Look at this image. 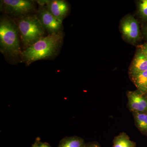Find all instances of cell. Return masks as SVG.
<instances>
[{
    "label": "cell",
    "mask_w": 147,
    "mask_h": 147,
    "mask_svg": "<svg viewBox=\"0 0 147 147\" xmlns=\"http://www.w3.org/2000/svg\"><path fill=\"white\" fill-rule=\"evenodd\" d=\"M63 41V32L48 35L23 50L21 61L29 65L36 61L54 57L60 51Z\"/></svg>",
    "instance_id": "6da1fadb"
},
{
    "label": "cell",
    "mask_w": 147,
    "mask_h": 147,
    "mask_svg": "<svg viewBox=\"0 0 147 147\" xmlns=\"http://www.w3.org/2000/svg\"><path fill=\"white\" fill-rule=\"evenodd\" d=\"M18 28L14 20L7 16L0 20V51L11 60L21 59L23 51L20 45Z\"/></svg>",
    "instance_id": "7a4b0ae2"
},
{
    "label": "cell",
    "mask_w": 147,
    "mask_h": 147,
    "mask_svg": "<svg viewBox=\"0 0 147 147\" xmlns=\"http://www.w3.org/2000/svg\"><path fill=\"white\" fill-rule=\"evenodd\" d=\"M15 21L24 50L45 36V29L40 24L36 13L21 16Z\"/></svg>",
    "instance_id": "3957f363"
},
{
    "label": "cell",
    "mask_w": 147,
    "mask_h": 147,
    "mask_svg": "<svg viewBox=\"0 0 147 147\" xmlns=\"http://www.w3.org/2000/svg\"><path fill=\"white\" fill-rule=\"evenodd\" d=\"M36 2L30 0H2L1 11L18 18L36 12Z\"/></svg>",
    "instance_id": "277c9868"
},
{
    "label": "cell",
    "mask_w": 147,
    "mask_h": 147,
    "mask_svg": "<svg viewBox=\"0 0 147 147\" xmlns=\"http://www.w3.org/2000/svg\"><path fill=\"white\" fill-rule=\"evenodd\" d=\"M36 15L40 24L48 35L55 34L62 32V21L58 20L49 11L45 5H39Z\"/></svg>",
    "instance_id": "5b68a950"
},
{
    "label": "cell",
    "mask_w": 147,
    "mask_h": 147,
    "mask_svg": "<svg viewBox=\"0 0 147 147\" xmlns=\"http://www.w3.org/2000/svg\"><path fill=\"white\" fill-rule=\"evenodd\" d=\"M120 29L123 38L134 43L140 38V29L137 20L131 15L124 17L120 23Z\"/></svg>",
    "instance_id": "8992f818"
},
{
    "label": "cell",
    "mask_w": 147,
    "mask_h": 147,
    "mask_svg": "<svg viewBox=\"0 0 147 147\" xmlns=\"http://www.w3.org/2000/svg\"><path fill=\"white\" fill-rule=\"evenodd\" d=\"M36 1L38 5H45L53 16L62 22L69 11L68 3L64 0H40Z\"/></svg>",
    "instance_id": "52a82bcc"
},
{
    "label": "cell",
    "mask_w": 147,
    "mask_h": 147,
    "mask_svg": "<svg viewBox=\"0 0 147 147\" xmlns=\"http://www.w3.org/2000/svg\"><path fill=\"white\" fill-rule=\"evenodd\" d=\"M139 90L127 93V106L131 113H147V98Z\"/></svg>",
    "instance_id": "ba28073f"
},
{
    "label": "cell",
    "mask_w": 147,
    "mask_h": 147,
    "mask_svg": "<svg viewBox=\"0 0 147 147\" xmlns=\"http://www.w3.org/2000/svg\"><path fill=\"white\" fill-rule=\"evenodd\" d=\"M147 70V59L139 48L130 65L129 74L130 78Z\"/></svg>",
    "instance_id": "9c48e42d"
},
{
    "label": "cell",
    "mask_w": 147,
    "mask_h": 147,
    "mask_svg": "<svg viewBox=\"0 0 147 147\" xmlns=\"http://www.w3.org/2000/svg\"><path fill=\"white\" fill-rule=\"evenodd\" d=\"M84 139L77 136L66 137L61 139L57 147H85Z\"/></svg>",
    "instance_id": "30bf717a"
},
{
    "label": "cell",
    "mask_w": 147,
    "mask_h": 147,
    "mask_svg": "<svg viewBox=\"0 0 147 147\" xmlns=\"http://www.w3.org/2000/svg\"><path fill=\"white\" fill-rule=\"evenodd\" d=\"M135 142L131 141L126 133L121 132L113 140V147H136Z\"/></svg>",
    "instance_id": "8fae6325"
},
{
    "label": "cell",
    "mask_w": 147,
    "mask_h": 147,
    "mask_svg": "<svg viewBox=\"0 0 147 147\" xmlns=\"http://www.w3.org/2000/svg\"><path fill=\"white\" fill-rule=\"evenodd\" d=\"M135 126L142 134L147 136V113H133Z\"/></svg>",
    "instance_id": "7c38bea8"
},
{
    "label": "cell",
    "mask_w": 147,
    "mask_h": 147,
    "mask_svg": "<svg viewBox=\"0 0 147 147\" xmlns=\"http://www.w3.org/2000/svg\"><path fill=\"white\" fill-rule=\"evenodd\" d=\"M131 78L138 90L145 94L147 86V70L140 72Z\"/></svg>",
    "instance_id": "4fadbf2b"
},
{
    "label": "cell",
    "mask_w": 147,
    "mask_h": 147,
    "mask_svg": "<svg viewBox=\"0 0 147 147\" xmlns=\"http://www.w3.org/2000/svg\"><path fill=\"white\" fill-rule=\"evenodd\" d=\"M139 11L140 15L143 18H147V0L140 1L139 4Z\"/></svg>",
    "instance_id": "5bb4252c"
},
{
    "label": "cell",
    "mask_w": 147,
    "mask_h": 147,
    "mask_svg": "<svg viewBox=\"0 0 147 147\" xmlns=\"http://www.w3.org/2000/svg\"><path fill=\"white\" fill-rule=\"evenodd\" d=\"M37 138L36 147H52L49 144L46 142H41L39 137Z\"/></svg>",
    "instance_id": "9a60e30c"
},
{
    "label": "cell",
    "mask_w": 147,
    "mask_h": 147,
    "mask_svg": "<svg viewBox=\"0 0 147 147\" xmlns=\"http://www.w3.org/2000/svg\"><path fill=\"white\" fill-rule=\"evenodd\" d=\"M139 48L142 51V53H144L145 57L147 59V44H144V45L139 46Z\"/></svg>",
    "instance_id": "2e32d148"
},
{
    "label": "cell",
    "mask_w": 147,
    "mask_h": 147,
    "mask_svg": "<svg viewBox=\"0 0 147 147\" xmlns=\"http://www.w3.org/2000/svg\"><path fill=\"white\" fill-rule=\"evenodd\" d=\"M85 147H101L97 142H92L86 144Z\"/></svg>",
    "instance_id": "e0dca14e"
},
{
    "label": "cell",
    "mask_w": 147,
    "mask_h": 147,
    "mask_svg": "<svg viewBox=\"0 0 147 147\" xmlns=\"http://www.w3.org/2000/svg\"><path fill=\"white\" fill-rule=\"evenodd\" d=\"M37 143V138H36V139L34 143L32 145L31 147H36Z\"/></svg>",
    "instance_id": "ac0fdd59"
},
{
    "label": "cell",
    "mask_w": 147,
    "mask_h": 147,
    "mask_svg": "<svg viewBox=\"0 0 147 147\" xmlns=\"http://www.w3.org/2000/svg\"><path fill=\"white\" fill-rule=\"evenodd\" d=\"M146 36L147 37V27L146 28Z\"/></svg>",
    "instance_id": "d6986e66"
}]
</instances>
